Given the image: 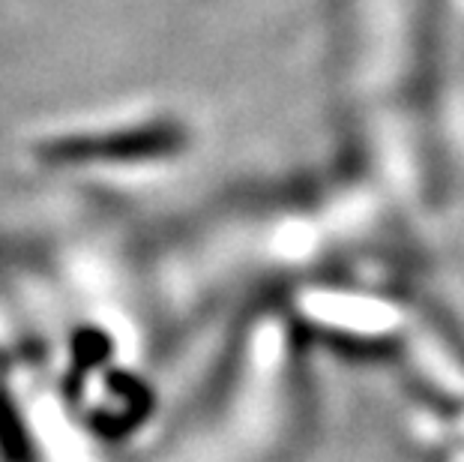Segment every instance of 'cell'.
Segmentation results:
<instances>
[]
</instances>
